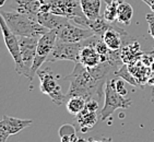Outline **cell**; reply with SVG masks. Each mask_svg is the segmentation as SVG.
I'll list each match as a JSON object with an SVG mask.
<instances>
[{
	"label": "cell",
	"instance_id": "cell-26",
	"mask_svg": "<svg viewBox=\"0 0 154 142\" xmlns=\"http://www.w3.org/2000/svg\"><path fill=\"white\" fill-rule=\"evenodd\" d=\"M98 102L94 98H91L89 101H86L85 104V110H91V112H97L98 110Z\"/></svg>",
	"mask_w": 154,
	"mask_h": 142
},
{
	"label": "cell",
	"instance_id": "cell-19",
	"mask_svg": "<svg viewBox=\"0 0 154 142\" xmlns=\"http://www.w3.org/2000/svg\"><path fill=\"white\" fill-rule=\"evenodd\" d=\"M86 100L81 96H72L66 101V108L70 115L77 116L85 108Z\"/></svg>",
	"mask_w": 154,
	"mask_h": 142
},
{
	"label": "cell",
	"instance_id": "cell-32",
	"mask_svg": "<svg viewBox=\"0 0 154 142\" xmlns=\"http://www.w3.org/2000/svg\"><path fill=\"white\" fill-rule=\"evenodd\" d=\"M105 1H106V2L108 3V2H112V1H113V0H105Z\"/></svg>",
	"mask_w": 154,
	"mask_h": 142
},
{
	"label": "cell",
	"instance_id": "cell-2",
	"mask_svg": "<svg viewBox=\"0 0 154 142\" xmlns=\"http://www.w3.org/2000/svg\"><path fill=\"white\" fill-rule=\"evenodd\" d=\"M3 19L8 24L9 29L19 37H36L39 39L42 35L47 33V30L37 20V17L25 13H20L18 11H0Z\"/></svg>",
	"mask_w": 154,
	"mask_h": 142
},
{
	"label": "cell",
	"instance_id": "cell-16",
	"mask_svg": "<svg viewBox=\"0 0 154 142\" xmlns=\"http://www.w3.org/2000/svg\"><path fill=\"white\" fill-rule=\"evenodd\" d=\"M2 119L6 122V125L8 129H9L10 134H17V133H19L23 129L31 126L33 122L32 119H20L8 115H3Z\"/></svg>",
	"mask_w": 154,
	"mask_h": 142
},
{
	"label": "cell",
	"instance_id": "cell-23",
	"mask_svg": "<svg viewBox=\"0 0 154 142\" xmlns=\"http://www.w3.org/2000/svg\"><path fill=\"white\" fill-rule=\"evenodd\" d=\"M58 133H59V137L61 138V137L67 136V134L77 133V131H75V128H74L73 125H71V124H65V125H62L61 127L59 128V131H58Z\"/></svg>",
	"mask_w": 154,
	"mask_h": 142
},
{
	"label": "cell",
	"instance_id": "cell-28",
	"mask_svg": "<svg viewBox=\"0 0 154 142\" xmlns=\"http://www.w3.org/2000/svg\"><path fill=\"white\" fill-rule=\"evenodd\" d=\"M141 1H143L144 3H146L150 8H151V10L154 12V0H141Z\"/></svg>",
	"mask_w": 154,
	"mask_h": 142
},
{
	"label": "cell",
	"instance_id": "cell-25",
	"mask_svg": "<svg viewBox=\"0 0 154 142\" xmlns=\"http://www.w3.org/2000/svg\"><path fill=\"white\" fill-rule=\"evenodd\" d=\"M145 19H146V22H148L149 33L154 39V14L153 13H149V14H146Z\"/></svg>",
	"mask_w": 154,
	"mask_h": 142
},
{
	"label": "cell",
	"instance_id": "cell-4",
	"mask_svg": "<svg viewBox=\"0 0 154 142\" xmlns=\"http://www.w3.org/2000/svg\"><path fill=\"white\" fill-rule=\"evenodd\" d=\"M104 106L100 113V118L102 122L106 120L113 115L114 112L119 108H129L132 105V101L130 98H127L126 96H122L119 94L115 88V80L114 79H108L105 84L104 89Z\"/></svg>",
	"mask_w": 154,
	"mask_h": 142
},
{
	"label": "cell",
	"instance_id": "cell-8",
	"mask_svg": "<svg viewBox=\"0 0 154 142\" xmlns=\"http://www.w3.org/2000/svg\"><path fill=\"white\" fill-rule=\"evenodd\" d=\"M56 32L57 41L63 43H80L95 35L89 27L80 26L71 21L66 22Z\"/></svg>",
	"mask_w": 154,
	"mask_h": 142
},
{
	"label": "cell",
	"instance_id": "cell-17",
	"mask_svg": "<svg viewBox=\"0 0 154 142\" xmlns=\"http://www.w3.org/2000/svg\"><path fill=\"white\" fill-rule=\"evenodd\" d=\"M80 5L83 13L89 20L101 17V0H80Z\"/></svg>",
	"mask_w": 154,
	"mask_h": 142
},
{
	"label": "cell",
	"instance_id": "cell-13",
	"mask_svg": "<svg viewBox=\"0 0 154 142\" xmlns=\"http://www.w3.org/2000/svg\"><path fill=\"white\" fill-rule=\"evenodd\" d=\"M37 20L43 26H45L49 31H57L66 22L70 21L65 17H60V15H57L55 13H51V12H39L37 14Z\"/></svg>",
	"mask_w": 154,
	"mask_h": 142
},
{
	"label": "cell",
	"instance_id": "cell-11",
	"mask_svg": "<svg viewBox=\"0 0 154 142\" xmlns=\"http://www.w3.org/2000/svg\"><path fill=\"white\" fill-rule=\"evenodd\" d=\"M95 37H96V35L83 41L82 48L80 51L79 62L86 68H94L102 62L101 56L98 55V53L94 48V45H93Z\"/></svg>",
	"mask_w": 154,
	"mask_h": 142
},
{
	"label": "cell",
	"instance_id": "cell-29",
	"mask_svg": "<svg viewBox=\"0 0 154 142\" xmlns=\"http://www.w3.org/2000/svg\"><path fill=\"white\" fill-rule=\"evenodd\" d=\"M102 142H113L110 138H102Z\"/></svg>",
	"mask_w": 154,
	"mask_h": 142
},
{
	"label": "cell",
	"instance_id": "cell-14",
	"mask_svg": "<svg viewBox=\"0 0 154 142\" xmlns=\"http://www.w3.org/2000/svg\"><path fill=\"white\" fill-rule=\"evenodd\" d=\"M13 1L17 3L15 11L37 17V14L41 12L42 6L46 0H13Z\"/></svg>",
	"mask_w": 154,
	"mask_h": 142
},
{
	"label": "cell",
	"instance_id": "cell-31",
	"mask_svg": "<svg viewBox=\"0 0 154 142\" xmlns=\"http://www.w3.org/2000/svg\"><path fill=\"white\" fill-rule=\"evenodd\" d=\"M7 0H0V7H2L3 5H5V2H6Z\"/></svg>",
	"mask_w": 154,
	"mask_h": 142
},
{
	"label": "cell",
	"instance_id": "cell-18",
	"mask_svg": "<svg viewBox=\"0 0 154 142\" xmlns=\"http://www.w3.org/2000/svg\"><path fill=\"white\" fill-rule=\"evenodd\" d=\"M115 24L109 23L108 21L104 19V17H98V18L94 19V20H89V27L90 30H92L93 33L97 36H103L104 33L110 30L112 27H114Z\"/></svg>",
	"mask_w": 154,
	"mask_h": 142
},
{
	"label": "cell",
	"instance_id": "cell-30",
	"mask_svg": "<svg viewBox=\"0 0 154 142\" xmlns=\"http://www.w3.org/2000/svg\"><path fill=\"white\" fill-rule=\"evenodd\" d=\"M77 142H91V141L88 140V139H84V138H79Z\"/></svg>",
	"mask_w": 154,
	"mask_h": 142
},
{
	"label": "cell",
	"instance_id": "cell-27",
	"mask_svg": "<svg viewBox=\"0 0 154 142\" xmlns=\"http://www.w3.org/2000/svg\"><path fill=\"white\" fill-rule=\"evenodd\" d=\"M79 137L77 136V133H71V134H67L60 138L61 142H77Z\"/></svg>",
	"mask_w": 154,
	"mask_h": 142
},
{
	"label": "cell",
	"instance_id": "cell-5",
	"mask_svg": "<svg viewBox=\"0 0 154 142\" xmlns=\"http://www.w3.org/2000/svg\"><path fill=\"white\" fill-rule=\"evenodd\" d=\"M36 74L39 78V90L43 94L49 96L53 103L58 106H60L62 103H66V94H63L61 86L57 81V77L51 69H39Z\"/></svg>",
	"mask_w": 154,
	"mask_h": 142
},
{
	"label": "cell",
	"instance_id": "cell-21",
	"mask_svg": "<svg viewBox=\"0 0 154 142\" xmlns=\"http://www.w3.org/2000/svg\"><path fill=\"white\" fill-rule=\"evenodd\" d=\"M118 0H113L112 2L107 3L106 8L104 10V19L108 21L109 23H114L115 21H117V10H118Z\"/></svg>",
	"mask_w": 154,
	"mask_h": 142
},
{
	"label": "cell",
	"instance_id": "cell-24",
	"mask_svg": "<svg viewBox=\"0 0 154 142\" xmlns=\"http://www.w3.org/2000/svg\"><path fill=\"white\" fill-rule=\"evenodd\" d=\"M114 80H115V88L117 92L119 94H122V96H126L128 94V90L125 85V82L122 79H118V78H114Z\"/></svg>",
	"mask_w": 154,
	"mask_h": 142
},
{
	"label": "cell",
	"instance_id": "cell-9",
	"mask_svg": "<svg viewBox=\"0 0 154 142\" xmlns=\"http://www.w3.org/2000/svg\"><path fill=\"white\" fill-rule=\"evenodd\" d=\"M0 29L2 32L5 44H6L12 59L14 60L15 63V72L21 76L22 72V58H21V51H20V44H19V36L12 33V31L9 29L8 24L3 19L1 12H0Z\"/></svg>",
	"mask_w": 154,
	"mask_h": 142
},
{
	"label": "cell",
	"instance_id": "cell-10",
	"mask_svg": "<svg viewBox=\"0 0 154 142\" xmlns=\"http://www.w3.org/2000/svg\"><path fill=\"white\" fill-rule=\"evenodd\" d=\"M38 39L36 37H19L20 44L21 58H22V77H26L29 79L30 72L32 69L33 62L36 56V48H37Z\"/></svg>",
	"mask_w": 154,
	"mask_h": 142
},
{
	"label": "cell",
	"instance_id": "cell-20",
	"mask_svg": "<svg viewBox=\"0 0 154 142\" xmlns=\"http://www.w3.org/2000/svg\"><path fill=\"white\" fill-rule=\"evenodd\" d=\"M134 17V9L131 5L127 2H122L118 5V10H117V21L119 23L129 25L131 23Z\"/></svg>",
	"mask_w": 154,
	"mask_h": 142
},
{
	"label": "cell",
	"instance_id": "cell-7",
	"mask_svg": "<svg viewBox=\"0 0 154 142\" xmlns=\"http://www.w3.org/2000/svg\"><path fill=\"white\" fill-rule=\"evenodd\" d=\"M82 45L83 42H80V43H63V42L56 41L47 58V62L68 60V61L77 63V62H79Z\"/></svg>",
	"mask_w": 154,
	"mask_h": 142
},
{
	"label": "cell",
	"instance_id": "cell-1",
	"mask_svg": "<svg viewBox=\"0 0 154 142\" xmlns=\"http://www.w3.org/2000/svg\"><path fill=\"white\" fill-rule=\"evenodd\" d=\"M63 80L70 82L69 90L66 94V101L72 96H81L86 101L94 98V96L101 100L103 86L106 84V81L96 78L89 68L81 65L80 62L75 63L72 72L63 78Z\"/></svg>",
	"mask_w": 154,
	"mask_h": 142
},
{
	"label": "cell",
	"instance_id": "cell-3",
	"mask_svg": "<svg viewBox=\"0 0 154 142\" xmlns=\"http://www.w3.org/2000/svg\"><path fill=\"white\" fill-rule=\"evenodd\" d=\"M49 5V12L65 17L73 23L88 27L89 19L83 13L80 1L78 0H46Z\"/></svg>",
	"mask_w": 154,
	"mask_h": 142
},
{
	"label": "cell",
	"instance_id": "cell-22",
	"mask_svg": "<svg viewBox=\"0 0 154 142\" xmlns=\"http://www.w3.org/2000/svg\"><path fill=\"white\" fill-rule=\"evenodd\" d=\"M9 136H11V134H10L8 127H7L6 122L1 119L0 120V142H7Z\"/></svg>",
	"mask_w": 154,
	"mask_h": 142
},
{
	"label": "cell",
	"instance_id": "cell-6",
	"mask_svg": "<svg viewBox=\"0 0 154 142\" xmlns=\"http://www.w3.org/2000/svg\"><path fill=\"white\" fill-rule=\"evenodd\" d=\"M56 41H57V32L54 30L48 31L47 33H45L44 35H42L38 39L37 48H36V56H35V59H34V62H33L32 69H31L30 77H29L31 89H32L33 80H34L35 74L41 69L43 63L45 61H47V58L49 56V54H51Z\"/></svg>",
	"mask_w": 154,
	"mask_h": 142
},
{
	"label": "cell",
	"instance_id": "cell-15",
	"mask_svg": "<svg viewBox=\"0 0 154 142\" xmlns=\"http://www.w3.org/2000/svg\"><path fill=\"white\" fill-rule=\"evenodd\" d=\"M98 120V115L96 112L84 110L77 115V122L80 126L81 132H88L94 127Z\"/></svg>",
	"mask_w": 154,
	"mask_h": 142
},
{
	"label": "cell",
	"instance_id": "cell-12",
	"mask_svg": "<svg viewBox=\"0 0 154 142\" xmlns=\"http://www.w3.org/2000/svg\"><path fill=\"white\" fill-rule=\"evenodd\" d=\"M128 36L127 32L122 29H119L117 25H114L110 30L104 33L102 36L103 41L107 45V47L113 51H120L122 45H124V39Z\"/></svg>",
	"mask_w": 154,
	"mask_h": 142
}]
</instances>
